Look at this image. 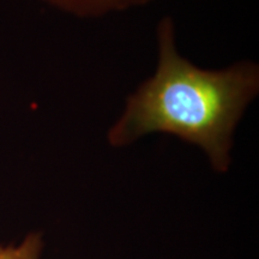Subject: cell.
<instances>
[{"label": "cell", "mask_w": 259, "mask_h": 259, "mask_svg": "<svg viewBox=\"0 0 259 259\" xmlns=\"http://www.w3.org/2000/svg\"><path fill=\"white\" fill-rule=\"evenodd\" d=\"M157 47L156 72L127 97L107 141L121 148L150 134L176 136L199 147L212 169L226 173L236 126L259 93V66L240 61L219 71L199 69L178 52L168 16L157 25Z\"/></svg>", "instance_id": "obj_1"}, {"label": "cell", "mask_w": 259, "mask_h": 259, "mask_svg": "<svg viewBox=\"0 0 259 259\" xmlns=\"http://www.w3.org/2000/svg\"><path fill=\"white\" fill-rule=\"evenodd\" d=\"M54 8L80 18L102 17L109 12L147 5L153 0H42Z\"/></svg>", "instance_id": "obj_2"}, {"label": "cell", "mask_w": 259, "mask_h": 259, "mask_svg": "<svg viewBox=\"0 0 259 259\" xmlns=\"http://www.w3.org/2000/svg\"><path fill=\"white\" fill-rule=\"evenodd\" d=\"M44 238L38 232L29 233L18 244L0 246V259H41Z\"/></svg>", "instance_id": "obj_3"}]
</instances>
